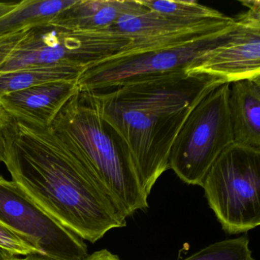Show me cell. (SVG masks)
Returning <instances> with one entry per match:
<instances>
[{
  "label": "cell",
  "instance_id": "cell-1",
  "mask_svg": "<svg viewBox=\"0 0 260 260\" xmlns=\"http://www.w3.org/2000/svg\"><path fill=\"white\" fill-rule=\"evenodd\" d=\"M4 164L36 203L83 240L95 243L127 224L126 214L51 127L16 121Z\"/></svg>",
  "mask_w": 260,
  "mask_h": 260
},
{
  "label": "cell",
  "instance_id": "cell-2",
  "mask_svg": "<svg viewBox=\"0 0 260 260\" xmlns=\"http://www.w3.org/2000/svg\"><path fill=\"white\" fill-rule=\"evenodd\" d=\"M226 83L225 77L184 69L92 92L103 118L127 141L147 196L168 170L170 149L190 112L207 94Z\"/></svg>",
  "mask_w": 260,
  "mask_h": 260
},
{
  "label": "cell",
  "instance_id": "cell-3",
  "mask_svg": "<svg viewBox=\"0 0 260 260\" xmlns=\"http://www.w3.org/2000/svg\"><path fill=\"white\" fill-rule=\"evenodd\" d=\"M51 128L90 171L127 217L148 207L127 141L103 118L92 92L77 90Z\"/></svg>",
  "mask_w": 260,
  "mask_h": 260
},
{
  "label": "cell",
  "instance_id": "cell-4",
  "mask_svg": "<svg viewBox=\"0 0 260 260\" xmlns=\"http://www.w3.org/2000/svg\"><path fill=\"white\" fill-rule=\"evenodd\" d=\"M202 188L225 232L241 234L260 223V150L234 144L204 179Z\"/></svg>",
  "mask_w": 260,
  "mask_h": 260
},
{
  "label": "cell",
  "instance_id": "cell-5",
  "mask_svg": "<svg viewBox=\"0 0 260 260\" xmlns=\"http://www.w3.org/2000/svg\"><path fill=\"white\" fill-rule=\"evenodd\" d=\"M230 83L207 94L178 132L169 156V169L188 185L202 186L217 158L234 144L228 98Z\"/></svg>",
  "mask_w": 260,
  "mask_h": 260
},
{
  "label": "cell",
  "instance_id": "cell-6",
  "mask_svg": "<svg viewBox=\"0 0 260 260\" xmlns=\"http://www.w3.org/2000/svg\"><path fill=\"white\" fill-rule=\"evenodd\" d=\"M237 22L207 34L109 57L83 71L77 86L83 92H100L138 77L192 69L213 50L226 43Z\"/></svg>",
  "mask_w": 260,
  "mask_h": 260
},
{
  "label": "cell",
  "instance_id": "cell-7",
  "mask_svg": "<svg viewBox=\"0 0 260 260\" xmlns=\"http://www.w3.org/2000/svg\"><path fill=\"white\" fill-rule=\"evenodd\" d=\"M0 221L51 260H83L87 245L34 202L13 180L0 175Z\"/></svg>",
  "mask_w": 260,
  "mask_h": 260
},
{
  "label": "cell",
  "instance_id": "cell-8",
  "mask_svg": "<svg viewBox=\"0 0 260 260\" xmlns=\"http://www.w3.org/2000/svg\"><path fill=\"white\" fill-rule=\"evenodd\" d=\"M241 4L248 10L235 19L231 39L189 70L225 77L230 83L260 77V2Z\"/></svg>",
  "mask_w": 260,
  "mask_h": 260
},
{
  "label": "cell",
  "instance_id": "cell-9",
  "mask_svg": "<svg viewBox=\"0 0 260 260\" xmlns=\"http://www.w3.org/2000/svg\"><path fill=\"white\" fill-rule=\"evenodd\" d=\"M77 90V82H55L7 94L0 103L16 121L48 128Z\"/></svg>",
  "mask_w": 260,
  "mask_h": 260
},
{
  "label": "cell",
  "instance_id": "cell-10",
  "mask_svg": "<svg viewBox=\"0 0 260 260\" xmlns=\"http://www.w3.org/2000/svg\"><path fill=\"white\" fill-rule=\"evenodd\" d=\"M228 106L234 144L260 150V77L230 83Z\"/></svg>",
  "mask_w": 260,
  "mask_h": 260
},
{
  "label": "cell",
  "instance_id": "cell-11",
  "mask_svg": "<svg viewBox=\"0 0 260 260\" xmlns=\"http://www.w3.org/2000/svg\"><path fill=\"white\" fill-rule=\"evenodd\" d=\"M144 7L140 0H76L49 23L71 29L98 31L109 28L123 15Z\"/></svg>",
  "mask_w": 260,
  "mask_h": 260
},
{
  "label": "cell",
  "instance_id": "cell-12",
  "mask_svg": "<svg viewBox=\"0 0 260 260\" xmlns=\"http://www.w3.org/2000/svg\"><path fill=\"white\" fill-rule=\"evenodd\" d=\"M83 71L63 65L36 66L0 73V97L16 91L55 83L77 82Z\"/></svg>",
  "mask_w": 260,
  "mask_h": 260
},
{
  "label": "cell",
  "instance_id": "cell-13",
  "mask_svg": "<svg viewBox=\"0 0 260 260\" xmlns=\"http://www.w3.org/2000/svg\"><path fill=\"white\" fill-rule=\"evenodd\" d=\"M76 0H22L14 11L0 18V37L51 22Z\"/></svg>",
  "mask_w": 260,
  "mask_h": 260
},
{
  "label": "cell",
  "instance_id": "cell-14",
  "mask_svg": "<svg viewBox=\"0 0 260 260\" xmlns=\"http://www.w3.org/2000/svg\"><path fill=\"white\" fill-rule=\"evenodd\" d=\"M140 2L149 10L161 16L186 23H197L224 16L220 12L202 5L196 1L140 0Z\"/></svg>",
  "mask_w": 260,
  "mask_h": 260
},
{
  "label": "cell",
  "instance_id": "cell-15",
  "mask_svg": "<svg viewBox=\"0 0 260 260\" xmlns=\"http://www.w3.org/2000/svg\"><path fill=\"white\" fill-rule=\"evenodd\" d=\"M184 260H255L246 237L223 240L204 248Z\"/></svg>",
  "mask_w": 260,
  "mask_h": 260
},
{
  "label": "cell",
  "instance_id": "cell-16",
  "mask_svg": "<svg viewBox=\"0 0 260 260\" xmlns=\"http://www.w3.org/2000/svg\"><path fill=\"white\" fill-rule=\"evenodd\" d=\"M0 249L12 255L19 256L41 255L42 252L32 243L21 237L17 233L10 229L0 221Z\"/></svg>",
  "mask_w": 260,
  "mask_h": 260
},
{
  "label": "cell",
  "instance_id": "cell-17",
  "mask_svg": "<svg viewBox=\"0 0 260 260\" xmlns=\"http://www.w3.org/2000/svg\"><path fill=\"white\" fill-rule=\"evenodd\" d=\"M29 29L22 30L0 37V69L16 51Z\"/></svg>",
  "mask_w": 260,
  "mask_h": 260
},
{
  "label": "cell",
  "instance_id": "cell-18",
  "mask_svg": "<svg viewBox=\"0 0 260 260\" xmlns=\"http://www.w3.org/2000/svg\"><path fill=\"white\" fill-rule=\"evenodd\" d=\"M15 122L16 120L7 113L0 103V162H4L5 159L9 138Z\"/></svg>",
  "mask_w": 260,
  "mask_h": 260
},
{
  "label": "cell",
  "instance_id": "cell-19",
  "mask_svg": "<svg viewBox=\"0 0 260 260\" xmlns=\"http://www.w3.org/2000/svg\"><path fill=\"white\" fill-rule=\"evenodd\" d=\"M83 260H121L107 249L96 251L91 255H88Z\"/></svg>",
  "mask_w": 260,
  "mask_h": 260
},
{
  "label": "cell",
  "instance_id": "cell-20",
  "mask_svg": "<svg viewBox=\"0 0 260 260\" xmlns=\"http://www.w3.org/2000/svg\"><path fill=\"white\" fill-rule=\"evenodd\" d=\"M0 260H51L41 255H29L26 257L16 256L0 249Z\"/></svg>",
  "mask_w": 260,
  "mask_h": 260
},
{
  "label": "cell",
  "instance_id": "cell-21",
  "mask_svg": "<svg viewBox=\"0 0 260 260\" xmlns=\"http://www.w3.org/2000/svg\"><path fill=\"white\" fill-rule=\"evenodd\" d=\"M20 2H0V18L7 16L16 10L20 5Z\"/></svg>",
  "mask_w": 260,
  "mask_h": 260
}]
</instances>
